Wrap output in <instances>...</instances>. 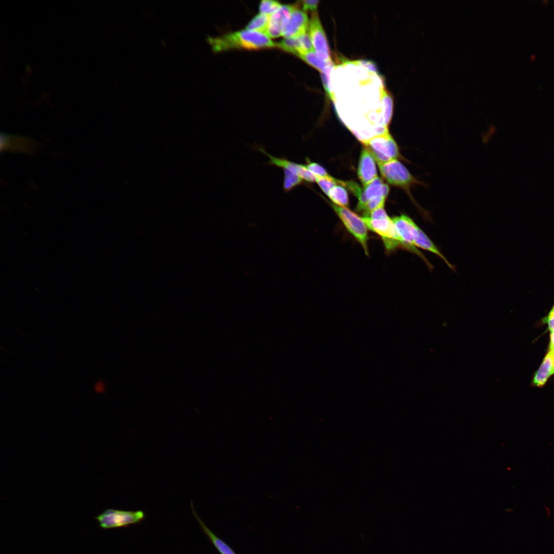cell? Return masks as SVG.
<instances>
[{
  "label": "cell",
  "instance_id": "6da1fadb",
  "mask_svg": "<svg viewBox=\"0 0 554 554\" xmlns=\"http://www.w3.org/2000/svg\"><path fill=\"white\" fill-rule=\"evenodd\" d=\"M207 41L215 52L235 49L256 50L276 47V43L265 34L247 29L228 33L219 37H209Z\"/></svg>",
  "mask_w": 554,
  "mask_h": 554
},
{
  "label": "cell",
  "instance_id": "7a4b0ae2",
  "mask_svg": "<svg viewBox=\"0 0 554 554\" xmlns=\"http://www.w3.org/2000/svg\"><path fill=\"white\" fill-rule=\"evenodd\" d=\"M368 229L377 234L382 239L387 251L394 250L399 246L403 247L392 219L384 207L378 208L362 217Z\"/></svg>",
  "mask_w": 554,
  "mask_h": 554
},
{
  "label": "cell",
  "instance_id": "3957f363",
  "mask_svg": "<svg viewBox=\"0 0 554 554\" xmlns=\"http://www.w3.org/2000/svg\"><path fill=\"white\" fill-rule=\"evenodd\" d=\"M388 186L377 177L362 189L360 186L353 194L358 199L357 210L363 215L380 208L384 207L389 193Z\"/></svg>",
  "mask_w": 554,
  "mask_h": 554
},
{
  "label": "cell",
  "instance_id": "277c9868",
  "mask_svg": "<svg viewBox=\"0 0 554 554\" xmlns=\"http://www.w3.org/2000/svg\"><path fill=\"white\" fill-rule=\"evenodd\" d=\"M362 142L378 164L397 160L400 156L398 146L388 131Z\"/></svg>",
  "mask_w": 554,
  "mask_h": 554
},
{
  "label": "cell",
  "instance_id": "5b68a950",
  "mask_svg": "<svg viewBox=\"0 0 554 554\" xmlns=\"http://www.w3.org/2000/svg\"><path fill=\"white\" fill-rule=\"evenodd\" d=\"M330 204L346 230L360 243L365 254L368 255V228L362 218L347 207L333 203Z\"/></svg>",
  "mask_w": 554,
  "mask_h": 554
},
{
  "label": "cell",
  "instance_id": "8992f818",
  "mask_svg": "<svg viewBox=\"0 0 554 554\" xmlns=\"http://www.w3.org/2000/svg\"><path fill=\"white\" fill-rule=\"evenodd\" d=\"M382 176L390 184L402 188L409 193L410 188L415 185L426 184L417 180L398 160H393L378 164Z\"/></svg>",
  "mask_w": 554,
  "mask_h": 554
},
{
  "label": "cell",
  "instance_id": "52a82bcc",
  "mask_svg": "<svg viewBox=\"0 0 554 554\" xmlns=\"http://www.w3.org/2000/svg\"><path fill=\"white\" fill-rule=\"evenodd\" d=\"M142 510L130 511L108 509L96 517L100 526L103 529L127 527L139 524L145 519Z\"/></svg>",
  "mask_w": 554,
  "mask_h": 554
},
{
  "label": "cell",
  "instance_id": "ba28073f",
  "mask_svg": "<svg viewBox=\"0 0 554 554\" xmlns=\"http://www.w3.org/2000/svg\"><path fill=\"white\" fill-rule=\"evenodd\" d=\"M392 219L401 240L403 247L418 254L423 259L429 267H431L427 260L417 249L414 244V234L418 226L409 216L405 214H401Z\"/></svg>",
  "mask_w": 554,
  "mask_h": 554
},
{
  "label": "cell",
  "instance_id": "9c48e42d",
  "mask_svg": "<svg viewBox=\"0 0 554 554\" xmlns=\"http://www.w3.org/2000/svg\"><path fill=\"white\" fill-rule=\"evenodd\" d=\"M308 28L309 34L317 56L323 61H331L326 36L316 11L311 15Z\"/></svg>",
  "mask_w": 554,
  "mask_h": 554
},
{
  "label": "cell",
  "instance_id": "30bf717a",
  "mask_svg": "<svg viewBox=\"0 0 554 554\" xmlns=\"http://www.w3.org/2000/svg\"><path fill=\"white\" fill-rule=\"evenodd\" d=\"M40 147L37 142L29 137L1 133V150L24 152L33 155Z\"/></svg>",
  "mask_w": 554,
  "mask_h": 554
},
{
  "label": "cell",
  "instance_id": "8fae6325",
  "mask_svg": "<svg viewBox=\"0 0 554 554\" xmlns=\"http://www.w3.org/2000/svg\"><path fill=\"white\" fill-rule=\"evenodd\" d=\"M309 24L306 13L295 5L285 26L282 36L285 38L298 37L307 33Z\"/></svg>",
  "mask_w": 554,
  "mask_h": 554
},
{
  "label": "cell",
  "instance_id": "7c38bea8",
  "mask_svg": "<svg viewBox=\"0 0 554 554\" xmlns=\"http://www.w3.org/2000/svg\"><path fill=\"white\" fill-rule=\"evenodd\" d=\"M295 5H284L269 15L268 27L265 33L269 37H278L282 33Z\"/></svg>",
  "mask_w": 554,
  "mask_h": 554
},
{
  "label": "cell",
  "instance_id": "4fadbf2b",
  "mask_svg": "<svg viewBox=\"0 0 554 554\" xmlns=\"http://www.w3.org/2000/svg\"><path fill=\"white\" fill-rule=\"evenodd\" d=\"M358 175L364 186L378 177L375 160L365 147L362 149L361 153Z\"/></svg>",
  "mask_w": 554,
  "mask_h": 554
},
{
  "label": "cell",
  "instance_id": "5bb4252c",
  "mask_svg": "<svg viewBox=\"0 0 554 554\" xmlns=\"http://www.w3.org/2000/svg\"><path fill=\"white\" fill-rule=\"evenodd\" d=\"M554 374V351H548L538 370L536 372L533 384L542 387L548 379Z\"/></svg>",
  "mask_w": 554,
  "mask_h": 554
},
{
  "label": "cell",
  "instance_id": "9a60e30c",
  "mask_svg": "<svg viewBox=\"0 0 554 554\" xmlns=\"http://www.w3.org/2000/svg\"><path fill=\"white\" fill-rule=\"evenodd\" d=\"M414 244L416 247L435 254L443 260L449 268L453 269V266L448 262L433 242L419 226L417 227L415 232Z\"/></svg>",
  "mask_w": 554,
  "mask_h": 554
},
{
  "label": "cell",
  "instance_id": "2e32d148",
  "mask_svg": "<svg viewBox=\"0 0 554 554\" xmlns=\"http://www.w3.org/2000/svg\"><path fill=\"white\" fill-rule=\"evenodd\" d=\"M191 506L192 513L198 521L201 528L219 553L220 554H236L229 545L215 535L206 525L196 513L192 502H191Z\"/></svg>",
  "mask_w": 554,
  "mask_h": 554
},
{
  "label": "cell",
  "instance_id": "e0dca14e",
  "mask_svg": "<svg viewBox=\"0 0 554 554\" xmlns=\"http://www.w3.org/2000/svg\"><path fill=\"white\" fill-rule=\"evenodd\" d=\"M333 203L347 207L348 206V195L346 190L341 185H337L329 191L328 195Z\"/></svg>",
  "mask_w": 554,
  "mask_h": 554
},
{
  "label": "cell",
  "instance_id": "ac0fdd59",
  "mask_svg": "<svg viewBox=\"0 0 554 554\" xmlns=\"http://www.w3.org/2000/svg\"><path fill=\"white\" fill-rule=\"evenodd\" d=\"M299 57L321 72H323L328 67L333 65L332 61L326 62L321 60L317 56L315 51L307 52L300 55Z\"/></svg>",
  "mask_w": 554,
  "mask_h": 554
},
{
  "label": "cell",
  "instance_id": "d6986e66",
  "mask_svg": "<svg viewBox=\"0 0 554 554\" xmlns=\"http://www.w3.org/2000/svg\"><path fill=\"white\" fill-rule=\"evenodd\" d=\"M269 19V15L259 13L247 25L246 29L265 34Z\"/></svg>",
  "mask_w": 554,
  "mask_h": 554
},
{
  "label": "cell",
  "instance_id": "ffe728a7",
  "mask_svg": "<svg viewBox=\"0 0 554 554\" xmlns=\"http://www.w3.org/2000/svg\"><path fill=\"white\" fill-rule=\"evenodd\" d=\"M283 188L285 192L291 191L302 183L303 180L298 174L286 169H283Z\"/></svg>",
  "mask_w": 554,
  "mask_h": 554
},
{
  "label": "cell",
  "instance_id": "44dd1931",
  "mask_svg": "<svg viewBox=\"0 0 554 554\" xmlns=\"http://www.w3.org/2000/svg\"><path fill=\"white\" fill-rule=\"evenodd\" d=\"M276 47L290 53L298 56L301 54V48L298 37L285 38L276 43Z\"/></svg>",
  "mask_w": 554,
  "mask_h": 554
},
{
  "label": "cell",
  "instance_id": "7402d4cb",
  "mask_svg": "<svg viewBox=\"0 0 554 554\" xmlns=\"http://www.w3.org/2000/svg\"><path fill=\"white\" fill-rule=\"evenodd\" d=\"M315 180L318 185L327 195L333 187L338 184H339V180L330 176L325 177L315 176Z\"/></svg>",
  "mask_w": 554,
  "mask_h": 554
},
{
  "label": "cell",
  "instance_id": "603a6c76",
  "mask_svg": "<svg viewBox=\"0 0 554 554\" xmlns=\"http://www.w3.org/2000/svg\"><path fill=\"white\" fill-rule=\"evenodd\" d=\"M282 5L278 1L264 0L261 1L259 10L260 13L270 15L278 10Z\"/></svg>",
  "mask_w": 554,
  "mask_h": 554
},
{
  "label": "cell",
  "instance_id": "cb8c5ba5",
  "mask_svg": "<svg viewBox=\"0 0 554 554\" xmlns=\"http://www.w3.org/2000/svg\"><path fill=\"white\" fill-rule=\"evenodd\" d=\"M306 166L315 176L325 177L329 176L324 168L316 163L310 162L307 160Z\"/></svg>",
  "mask_w": 554,
  "mask_h": 554
},
{
  "label": "cell",
  "instance_id": "d4e9b609",
  "mask_svg": "<svg viewBox=\"0 0 554 554\" xmlns=\"http://www.w3.org/2000/svg\"><path fill=\"white\" fill-rule=\"evenodd\" d=\"M319 1H310L306 0L302 1V6L303 10H311L313 12H315L317 9Z\"/></svg>",
  "mask_w": 554,
  "mask_h": 554
},
{
  "label": "cell",
  "instance_id": "484cf974",
  "mask_svg": "<svg viewBox=\"0 0 554 554\" xmlns=\"http://www.w3.org/2000/svg\"><path fill=\"white\" fill-rule=\"evenodd\" d=\"M545 321L547 323L550 333L554 331V306L545 318Z\"/></svg>",
  "mask_w": 554,
  "mask_h": 554
},
{
  "label": "cell",
  "instance_id": "4316f807",
  "mask_svg": "<svg viewBox=\"0 0 554 554\" xmlns=\"http://www.w3.org/2000/svg\"><path fill=\"white\" fill-rule=\"evenodd\" d=\"M94 390L98 393H104L106 390V386L103 381H97L93 386Z\"/></svg>",
  "mask_w": 554,
  "mask_h": 554
},
{
  "label": "cell",
  "instance_id": "83f0119b",
  "mask_svg": "<svg viewBox=\"0 0 554 554\" xmlns=\"http://www.w3.org/2000/svg\"><path fill=\"white\" fill-rule=\"evenodd\" d=\"M549 351H554V331L550 334Z\"/></svg>",
  "mask_w": 554,
  "mask_h": 554
}]
</instances>
